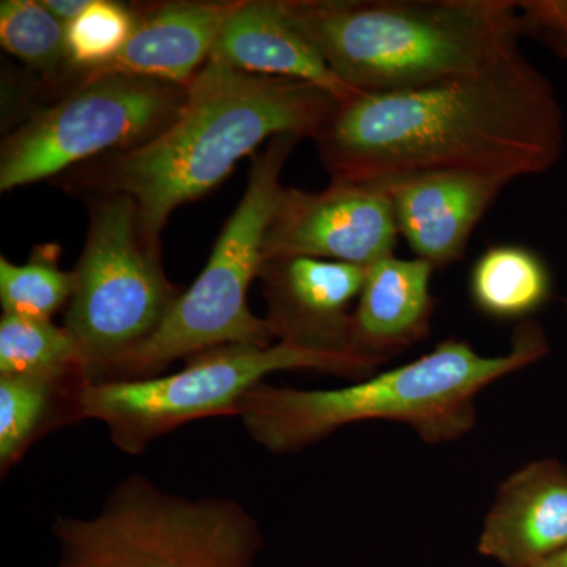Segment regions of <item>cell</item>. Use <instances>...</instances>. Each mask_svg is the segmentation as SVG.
I'll return each mask as SVG.
<instances>
[{
	"instance_id": "obj_1",
	"label": "cell",
	"mask_w": 567,
	"mask_h": 567,
	"mask_svg": "<svg viewBox=\"0 0 567 567\" xmlns=\"http://www.w3.org/2000/svg\"><path fill=\"white\" fill-rule=\"evenodd\" d=\"M563 141L554 89L522 52L462 80L354 93L315 137L331 182L375 188L435 173L514 182L550 169Z\"/></svg>"
},
{
	"instance_id": "obj_2",
	"label": "cell",
	"mask_w": 567,
	"mask_h": 567,
	"mask_svg": "<svg viewBox=\"0 0 567 567\" xmlns=\"http://www.w3.org/2000/svg\"><path fill=\"white\" fill-rule=\"evenodd\" d=\"M339 100L312 82L259 76L208 61L186 85L175 121L140 147L93 159L71 188L126 196L140 208L153 251L167 219L226 181L265 142L284 134L315 140Z\"/></svg>"
},
{
	"instance_id": "obj_3",
	"label": "cell",
	"mask_w": 567,
	"mask_h": 567,
	"mask_svg": "<svg viewBox=\"0 0 567 567\" xmlns=\"http://www.w3.org/2000/svg\"><path fill=\"white\" fill-rule=\"evenodd\" d=\"M287 21L357 93L429 87L520 54L511 0H279Z\"/></svg>"
},
{
	"instance_id": "obj_4",
	"label": "cell",
	"mask_w": 567,
	"mask_h": 567,
	"mask_svg": "<svg viewBox=\"0 0 567 567\" xmlns=\"http://www.w3.org/2000/svg\"><path fill=\"white\" fill-rule=\"evenodd\" d=\"M547 352L543 328L522 322L509 350L496 357L447 339L412 363L372 374L357 385L295 390L260 383L238 406V416L254 442L274 454L297 453L363 421L406 424L424 442L440 445L475 427L481 391Z\"/></svg>"
},
{
	"instance_id": "obj_5",
	"label": "cell",
	"mask_w": 567,
	"mask_h": 567,
	"mask_svg": "<svg viewBox=\"0 0 567 567\" xmlns=\"http://www.w3.org/2000/svg\"><path fill=\"white\" fill-rule=\"evenodd\" d=\"M300 141L284 134L252 156L244 197L224 224L196 281L178 295L151 338L93 382L159 375L174 361L216 347L275 344L265 319L249 308L248 293L262 268L265 234L282 193L284 166Z\"/></svg>"
},
{
	"instance_id": "obj_6",
	"label": "cell",
	"mask_w": 567,
	"mask_h": 567,
	"mask_svg": "<svg viewBox=\"0 0 567 567\" xmlns=\"http://www.w3.org/2000/svg\"><path fill=\"white\" fill-rule=\"evenodd\" d=\"M301 369L363 380L379 365L357 354L311 352L282 342L221 346L188 358L175 374L81 380L71 391L70 421H100L118 450L137 456L181 425L238 415L246 395L268 375Z\"/></svg>"
},
{
	"instance_id": "obj_7",
	"label": "cell",
	"mask_w": 567,
	"mask_h": 567,
	"mask_svg": "<svg viewBox=\"0 0 567 567\" xmlns=\"http://www.w3.org/2000/svg\"><path fill=\"white\" fill-rule=\"evenodd\" d=\"M59 567H254L256 518L227 498L167 494L148 477L122 481L92 518L55 517Z\"/></svg>"
},
{
	"instance_id": "obj_8",
	"label": "cell",
	"mask_w": 567,
	"mask_h": 567,
	"mask_svg": "<svg viewBox=\"0 0 567 567\" xmlns=\"http://www.w3.org/2000/svg\"><path fill=\"white\" fill-rule=\"evenodd\" d=\"M73 271L76 287L63 327L80 346L85 380L93 382L158 330L178 295L159 252L145 240L140 208L118 194L92 200Z\"/></svg>"
},
{
	"instance_id": "obj_9",
	"label": "cell",
	"mask_w": 567,
	"mask_h": 567,
	"mask_svg": "<svg viewBox=\"0 0 567 567\" xmlns=\"http://www.w3.org/2000/svg\"><path fill=\"white\" fill-rule=\"evenodd\" d=\"M185 102L186 85L173 82L125 74L82 81L3 142L0 192L140 147L163 133Z\"/></svg>"
},
{
	"instance_id": "obj_10",
	"label": "cell",
	"mask_w": 567,
	"mask_h": 567,
	"mask_svg": "<svg viewBox=\"0 0 567 567\" xmlns=\"http://www.w3.org/2000/svg\"><path fill=\"white\" fill-rule=\"evenodd\" d=\"M385 189L331 182L323 192L286 188L264 240V260L312 257L368 268L393 256L398 240Z\"/></svg>"
},
{
	"instance_id": "obj_11",
	"label": "cell",
	"mask_w": 567,
	"mask_h": 567,
	"mask_svg": "<svg viewBox=\"0 0 567 567\" xmlns=\"http://www.w3.org/2000/svg\"><path fill=\"white\" fill-rule=\"evenodd\" d=\"M365 267L312 259L264 260L259 279L275 342L320 353L354 354L350 331ZM361 358V357H360Z\"/></svg>"
},
{
	"instance_id": "obj_12",
	"label": "cell",
	"mask_w": 567,
	"mask_h": 567,
	"mask_svg": "<svg viewBox=\"0 0 567 567\" xmlns=\"http://www.w3.org/2000/svg\"><path fill=\"white\" fill-rule=\"evenodd\" d=\"M244 0H178L136 9L132 39L106 65L73 71L65 78L70 91L82 81L125 74L188 85L210 59L226 22Z\"/></svg>"
},
{
	"instance_id": "obj_13",
	"label": "cell",
	"mask_w": 567,
	"mask_h": 567,
	"mask_svg": "<svg viewBox=\"0 0 567 567\" xmlns=\"http://www.w3.org/2000/svg\"><path fill=\"white\" fill-rule=\"evenodd\" d=\"M511 181L494 175L435 173L386 186L395 226L417 259L443 270L464 257L473 230Z\"/></svg>"
},
{
	"instance_id": "obj_14",
	"label": "cell",
	"mask_w": 567,
	"mask_h": 567,
	"mask_svg": "<svg viewBox=\"0 0 567 567\" xmlns=\"http://www.w3.org/2000/svg\"><path fill=\"white\" fill-rule=\"evenodd\" d=\"M567 548V468L533 462L503 481L477 551L503 567H536Z\"/></svg>"
},
{
	"instance_id": "obj_15",
	"label": "cell",
	"mask_w": 567,
	"mask_h": 567,
	"mask_svg": "<svg viewBox=\"0 0 567 567\" xmlns=\"http://www.w3.org/2000/svg\"><path fill=\"white\" fill-rule=\"evenodd\" d=\"M435 268L425 260L385 257L365 268L354 305L350 350L375 365L424 339L431 327Z\"/></svg>"
},
{
	"instance_id": "obj_16",
	"label": "cell",
	"mask_w": 567,
	"mask_h": 567,
	"mask_svg": "<svg viewBox=\"0 0 567 567\" xmlns=\"http://www.w3.org/2000/svg\"><path fill=\"white\" fill-rule=\"evenodd\" d=\"M208 61L259 76L312 82L339 102L357 93L287 21L279 0H244L224 25Z\"/></svg>"
},
{
	"instance_id": "obj_17",
	"label": "cell",
	"mask_w": 567,
	"mask_h": 567,
	"mask_svg": "<svg viewBox=\"0 0 567 567\" xmlns=\"http://www.w3.org/2000/svg\"><path fill=\"white\" fill-rule=\"evenodd\" d=\"M548 292L546 265L524 246H492L470 276L473 303L495 319H524L544 305Z\"/></svg>"
},
{
	"instance_id": "obj_18",
	"label": "cell",
	"mask_w": 567,
	"mask_h": 567,
	"mask_svg": "<svg viewBox=\"0 0 567 567\" xmlns=\"http://www.w3.org/2000/svg\"><path fill=\"white\" fill-rule=\"evenodd\" d=\"M0 375L85 379L80 346L52 320L6 315L0 319Z\"/></svg>"
},
{
	"instance_id": "obj_19",
	"label": "cell",
	"mask_w": 567,
	"mask_h": 567,
	"mask_svg": "<svg viewBox=\"0 0 567 567\" xmlns=\"http://www.w3.org/2000/svg\"><path fill=\"white\" fill-rule=\"evenodd\" d=\"M81 380L55 382L43 377L0 375V466L2 475L52 424L58 410L70 421V395Z\"/></svg>"
},
{
	"instance_id": "obj_20",
	"label": "cell",
	"mask_w": 567,
	"mask_h": 567,
	"mask_svg": "<svg viewBox=\"0 0 567 567\" xmlns=\"http://www.w3.org/2000/svg\"><path fill=\"white\" fill-rule=\"evenodd\" d=\"M59 245L37 246L22 265L0 257V303L6 315L52 320L69 306L76 276L59 267Z\"/></svg>"
},
{
	"instance_id": "obj_21",
	"label": "cell",
	"mask_w": 567,
	"mask_h": 567,
	"mask_svg": "<svg viewBox=\"0 0 567 567\" xmlns=\"http://www.w3.org/2000/svg\"><path fill=\"white\" fill-rule=\"evenodd\" d=\"M0 43L48 81L62 82L69 74L65 25L37 0H2Z\"/></svg>"
},
{
	"instance_id": "obj_22",
	"label": "cell",
	"mask_w": 567,
	"mask_h": 567,
	"mask_svg": "<svg viewBox=\"0 0 567 567\" xmlns=\"http://www.w3.org/2000/svg\"><path fill=\"white\" fill-rule=\"evenodd\" d=\"M137 11L112 0H91L76 20L65 25L70 71L106 65L125 48L136 29Z\"/></svg>"
},
{
	"instance_id": "obj_23",
	"label": "cell",
	"mask_w": 567,
	"mask_h": 567,
	"mask_svg": "<svg viewBox=\"0 0 567 567\" xmlns=\"http://www.w3.org/2000/svg\"><path fill=\"white\" fill-rule=\"evenodd\" d=\"M41 2L63 25H66L87 9L91 0H41Z\"/></svg>"
},
{
	"instance_id": "obj_24",
	"label": "cell",
	"mask_w": 567,
	"mask_h": 567,
	"mask_svg": "<svg viewBox=\"0 0 567 567\" xmlns=\"http://www.w3.org/2000/svg\"><path fill=\"white\" fill-rule=\"evenodd\" d=\"M536 567H567V548Z\"/></svg>"
},
{
	"instance_id": "obj_25",
	"label": "cell",
	"mask_w": 567,
	"mask_h": 567,
	"mask_svg": "<svg viewBox=\"0 0 567 567\" xmlns=\"http://www.w3.org/2000/svg\"><path fill=\"white\" fill-rule=\"evenodd\" d=\"M557 48L559 51H561V54L566 55V58H567V41H563V43H558Z\"/></svg>"
}]
</instances>
